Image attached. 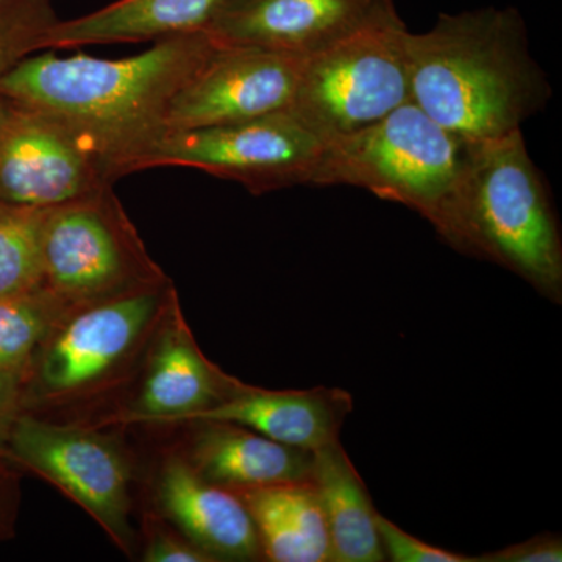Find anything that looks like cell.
<instances>
[{"mask_svg": "<svg viewBox=\"0 0 562 562\" xmlns=\"http://www.w3.org/2000/svg\"><path fill=\"white\" fill-rule=\"evenodd\" d=\"M217 43L205 31L155 41L133 57L33 54L0 79V98L68 127L101 157L111 181L122 158L165 131L173 95L209 61Z\"/></svg>", "mask_w": 562, "mask_h": 562, "instance_id": "obj_1", "label": "cell"}, {"mask_svg": "<svg viewBox=\"0 0 562 562\" xmlns=\"http://www.w3.org/2000/svg\"><path fill=\"white\" fill-rule=\"evenodd\" d=\"M412 101L468 143L501 138L539 113L552 88L516 9L443 13L406 33Z\"/></svg>", "mask_w": 562, "mask_h": 562, "instance_id": "obj_2", "label": "cell"}, {"mask_svg": "<svg viewBox=\"0 0 562 562\" xmlns=\"http://www.w3.org/2000/svg\"><path fill=\"white\" fill-rule=\"evenodd\" d=\"M446 241L508 269L561 303L560 224L520 128L473 144Z\"/></svg>", "mask_w": 562, "mask_h": 562, "instance_id": "obj_3", "label": "cell"}, {"mask_svg": "<svg viewBox=\"0 0 562 562\" xmlns=\"http://www.w3.org/2000/svg\"><path fill=\"white\" fill-rule=\"evenodd\" d=\"M472 146L409 101L375 124L325 140L312 184L364 188L417 211L446 239Z\"/></svg>", "mask_w": 562, "mask_h": 562, "instance_id": "obj_4", "label": "cell"}, {"mask_svg": "<svg viewBox=\"0 0 562 562\" xmlns=\"http://www.w3.org/2000/svg\"><path fill=\"white\" fill-rule=\"evenodd\" d=\"M325 140L290 110L211 127L162 131L122 158L114 179L161 166L238 181L254 194L312 184Z\"/></svg>", "mask_w": 562, "mask_h": 562, "instance_id": "obj_5", "label": "cell"}, {"mask_svg": "<svg viewBox=\"0 0 562 562\" xmlns=\"http://www.w3.org/2000/svg\"><path fill=\"white\" fill-rule=\"evenodd\" d=\"M43 288L68 312L166 283L113 187L44 211Z\"/></svg>", "mask_w": 562, "mask_h": 562, "instance_id": "obj_6", "label": "cell"}, {"mask_svg": "<svg viewBox=\"0 0 562 562\" xmlns=\"http://www.w3.org/2000/svg\"><path fill=\"white\" fill-rule=\"evenodd\" d=\"M406 33L403 21L380 25L305 58L291 113L327 140L412 101Z\"/></svg>", "mask_w": 562, "mask_h": 562, "instance_id": "obj_7", "label": "cell"}, {"mask_svg": "<svg viewBox=\"0 0 562 562\" xmlns=\"http://www.w3.org/2000/svg\"><path fill=\"white\" fill-rule=\"evenodd\" d=\"M166 283L79 306L47 335L25 379V402L69 401L113 375L168 306Z\"/></svg>", "mask_w": 562, "mask_h": 562, "instance_id": "obj_8", "label": "cell"}, {"mask_svg": "<svg viewBox=\"0 0 562 562\" xmlns=\"http://www.w3.org/2000/svg\"><path fill=\"white\" fill-rule=\"evenodd\" d=\"M0 458L55 484L87 509L124 552L132 553L131 468L105 436L22 413Z\"/></svg>", "mask_w": 562, "mask_h": 562, "instance_id": "obj_9", "label": "cell"}, {"mask_svg": "<svg viewBox=\"0 0 562 562\" xmlns=\"http://www.w3.org/2000/svg\"><path fill=\"white\" fill-rule=\"evenodd\" d=\"M110 187L101 157L76 133L0 98V202L47 210Z\"/></svg>", "mask_w": 562, "mask_h": 562, "instance_id": "obj_10", "label": "cell"}, {"mask_svg": "<svg viewBox=\"0 0 562 562\" xmlns=\"http://www.w3.org/2000/svg\"><path fill=\"white\" fill-rule=\"evenodd\" d=\"M398 21L394 0H224L205 32L220 46L308 58Z\"/></svg>", "mask_w": 562, "mask_h": 562, "instance_id": "obj_11", "label": "cell"}, {"mask_svg": "<svg viewBox=\"0 0 562 562\" xmlns=\"http://www.w3.org/2000/svg\"><path fill=\"white\" fill-rule=\"evenodd\" d=\"M303 60L217 44L209 61L173 95L165 131L235 124L290 110Z\"/></svg>", "mask_w": 562, "mask_h": 562, "instance_id": "obj_12", "label": "cell"}, {"mask_svg": "<svg viewBox=\"0 0 562 562\" xmlns=\"http://www.w3.org/2000/svg\"><path fill=\"white\" fill-rule=\"evenodd\" d=\"M351 409V395L339 387L268 391L233 380L220 403L184 422H231L272 441L314 452L339 439Z\"/></svg>", "mask_w": 562, "mask_h": 562, "instance_id": "obj_13", "label": "cell"}, {"mask_svg": "<svg viewBox=\"0 0 562 562\" xmlns=\"http://www.w3.org/2000/svg\"><path fill=\"white\" fill-rule=\"evenodd\" d=\"M158 501L188 541L214 560H262L257 528L241 498L203 480L188 460L171 458L166 462Z\"/></svg>", "mask_w": 562, "mask_h": 562, "instance_id": "obj_14", "label": "cell"}, {"mask_svg": "<svg viewBox=\"0 0 562 562\" xmlns=\"http://www.w3.org/2000/svg\"><path fill=\"white\" fill-rule=\"evenodd\" d=\"M190 464L206 482L239 491L310 482L313 452L272 441L231 422L201 420Z\"/></svg>", "mask_w": 562, "mask_h": 562, "instance_id": "obj_15", "label": "cell"}, {"mask_svg": "<svg viewBox=\"0 0 562 562\" xmlns=\"http://www.w3.org/2000/svg\"><path fill=\"white\" fill-rule=\"evenodd\" d=\"M232 384L231 376L203 358L183 321L177 317L162 333L139 401L125 420L184 422L220 403Z\"/></svg>", "mask_w": 562, "mask_h": 562, "instance_id": "obj_16", "label": "cell"}, {"mask_svg": "<svg viewBox=\"0 0 562 562\" xmlns=\"http://www.w3.org/2000/svg\"><path fill=\"white\" fill-rule=\"evenodd\" d=\"M224 0H116L50 29L46 50L88 44L143 43L205 31Z\"/></svg>", "mask_w": 562, "mask_h": 562, "instance_id": "obj_17", "label": "cell"}, {"mask_svg": "<svg viewBox=\"0 0 562 562\" xmlns=\"http://www.w3.org/2000/svg\"><path fill=\"white\" fill-rule=\"evenodd\" d=\"M233 492L254 520L262 560L333 562L330 532L312 482Z\"/></svg>", "mask_w": 562, "mask_h": 562, "instance_id": "obj_18", "label": "cell"}, {"mask_svg": "<svg viewBox=\"0 0 562 562\" xmlns=\"http://www.w3.org/2000/svg\"><path fill=\"white\" fill-rule=\"evenodd\" d=\"M310 482L327 520L333 562L386 561L376 525L379 512L339 439L314 450Z\"/></svg>", "mask_w": 562, "mask_h": 562, "instance_id": "obj_19", "label": "cell"}, {"mask_svg": "<svg viewBox=\"0 0 562 562\" xmlns=\"http://www.w3.org/2000/svg\"><path fill=\"white\" fill-rule=\"evenodd\" d=\"M68 310L41 288L0 297V371L27 379L33 358Z\"/></svg>", "mask_w": 562, "mask_h": 562, "instance_id": "obj_20", "label": "cell"}, {"mask_svg": "<svg viewBox=\"0 0 562 562\" xmlns=\"http://www.w3.org/2000/svg\"><path fill=\"white\" fill-rule=\"evenodd\" d=\"M44 211L0 202V297L43 288Z\"/></svg>", "mask_w": 562, "mask_h": 562, "instance_id": "obj_21", "label": "cell"}, {"mask_svg": "<svg viewBox=\"0 0 562 562\" xmlns=\"http://www.w3.org/2000/svg\"><path fill=\"white\" fill-rule=\"evenodd\" d=\"M58 21L52 0H0V79L29 55L46 50Z\"/></svg>", "mask_w": 562, "mask_h": 562, "instance_id": "obj_22", "label": "cell"}, {"mask_svg": "<svg viewBox=\"0 0 562 562\" xmlns=\"http://www.w3.org/2000/svg\"><path fill=\"white\" fill-rule=\"evenodd\" d=\"M380 541H382L384 557L392 562H479V557L449 552L446 549L431 546L414 538L401 527L392 524L390 519L379 513Z\"/></svg>", "mask_w": 562, "mask_h": 562, "instance_id": "obj_23", "label": "cell"}, {"mask_svg": "<svg viewBox=\"0 0 562 562\" xmlns=\"http://www.w3.org/2000/svg\"><path fill=\"white\" fill-rule=\"evenodd\" d=\"M560 536L542 532L528 541L514 543L497 552L482 554L479 562H561Z\"/></svg>", "mask_w": 562, "mask_h": 562, "instance_id": "obj_24", "label": "cell"}, {"mask_svg": "<svg viewBox=\"0 0 562 562\" xmlns=\"http://www.w3.org/2000/svg\"><path fill=\"white\" fill-rule=\"evenodd\" d=\"M146 562H214L213 557L199 549L191 541H183L169 532L157 531L151 535L144 552Z\"/></svg>", "mask_w": 562, "mask_h": 562, "instance_id": "obj_25", "label": "cell"}, {"mask_svg": "<svg viewBox=\"0 0 562 562\" xmlns=\"http://www.w3.org/2000/svg\"><path fill=\"white\" fill-rule=\"evenodd\" d=\"M22 413H25L24 380L14 373L0 371V452Z\"/></svg>", "mask_w": 562, "mask_h": 562, "instance_id": "obj_26", "label": "cell"}, {"mask_svg": "<svg viewBox=\"0 0 562 562\" xmlns=\"http://www.w3.org/2000/svg\"><path fill=\"white\" fill-rule=\"evenodd\" d=\"M11 462L0 458V542L13 536L20 503V483Z\"/></svg>", "mask_w": 562, "mask_h": 562, "instance_id": "obj_27", "label": "cell"}]
</instances>
